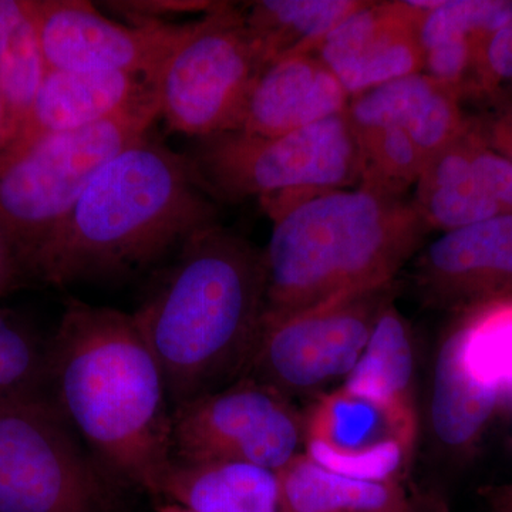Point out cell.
Listing matches in <instances>:
<instances>
[{
	"label": "cell",
	"instance_id": "1",
	"mask_svg": "<svg viewBox=\"0 0 512 512\" xmlns=\"http://www.w3.org/2000/svg\"><path fill=\"white\" fill-rule=\"evenodd\" d=\"M47 393L101 466L161 493L174 461L173 409L133 315L67 301L49 339Z\"/></svg>",
	"mask_w": 512,
	"mask_h": 512
},
{
	"label": "cell",
	"instance_id": "2",
	"mask_svg": "<svg viewBox=\"0 0 512 512\" xmlns=\"http://www.w3.org/2000/svg\"><path fill=\"white\" fill-rule=\"evenodd\" d=\"M264 249L221 222L171 256L133 313L163 372L171 409L247 372L265 313Z\"/></svg>",
	"mask_w": 512,
	"mask_h": 512
},
{
	"label": "cell",
	"instance_id": "3",
	"mask_svg": "<svg viewBox=\"0 0 512 512\" xmlns=\"http://www.w3.org/2000/svg\"><path fill=\"white\" fill-rule=\"evenodd\" d=\"M218 222L187 154L147 133L94 175L30 258L29 279L67 286L138 274Z\"/></svg>",
	"mask_w": 512,
	"mask_h": 512
},
{
	"label": "cell",
	"instance_id": "4",
	"mask_svg": "<svg viewBox=\"0 0 512 512\" xmlns=\"http://www.w3.org/2000/svg\"><path fill=\"white\" fill-rule=\"evenodd\" d=\"M271 220L264 319L393 284L431 231L412 200L363 184L308 195Z\"/></svg>",
	"mask_w": 512,
	"mask_h": 512
},
{
	"label": "cell",
	"instance_id": "5",
	"mask_svg": "<svg viewBox=\"0 0 512 512\" xmlns=\"http://www.w3.org/2000/svg\"><path fill=\"white\" fill-rule=\"evenodd\" d=\"M158 117L156 97L93 126L0 153V227L26 274L30 258L73 210L94 175L146 136Z\"/></svg>",
	"mask_w": 512,
	"mask_h": 512
},
{
	"label": "cell",
	"instance_id": "6",
	"mask_svg": "<svg viewBox=\"0 0 512 512\" xmlns=\"http://www.w3.org/2000/svg\"><path fill=\"white\" fill-rule=\"evenodd\" d=\"M187 156L198 184L217 204L343 190L363 177L362 151L346 110L281 136L235 130L200 138Z\"/></svg>",
	"mask_w": 512,
	"mask_h": 512
},
{
	"label": "cell",
	"instance_id": "7",
	"mask_svg": "<svg viewBox=\"0 0 512 512\" xmlns=\"http://www.w3.org/2000/svg\"><path fill=\"white\" fill-rule=\"evenodd\" d=\"M49 393L0 403V512H110L109 477Z\"/></svg>",
	"mask_w": 512,
	"mask_h": 512
},
{
	"label": "cell",
	"instance_id": "8",
	"mask_svg": "<svg viewBox=\"0 0 512 512\" xmlns=\"http://www.w3.org/2000/svg\"><path fill=\"white\" fill-rule=\"evenodd\" d=\"M265 67L245 9L220 2L195 20L158 74L160 117L171 130L190 137L239 130L249 94Z\"/></svg>",
	"mask_w": 512,
	"mask_h": 512
},
{
	"label": "cell",
	"instance_id": "9",
	"mask_svg": "<svg viewBox=\"0 0 512 512\" xmlns=\"http://www.w3.org/2000/svg\"><path fill=\"white\" fill-rule=\"evenodd\" d=\"M397 284L342 296L281 316L262 319L247 372L256 382L292 397L316 396L350 375Z\"/></svg>",
	"mask_w": 512,
	"mask_h": 512
},
{
	"label": "cell",
	"instance_id": "10",
	"mask_svg": "<svg viewBox=\"0 0 512 512\" xmlns=\"http://www.w3.org/2000/svg\"><path fill=\"white\" fill-rule=\"evenodd\" d=\"M303 444V416L272 387L241 377L173 410L174 460L239 461L279 471Z\"/></svg>",
	"mask_w": 512,
	"mask_h": 512
},
{
	"label": "cell",
	"instance_id": "11",
	"mask_svg": "<svg viewBox=\"0 0 512 512\" xmlns=\"http://www.w3.org/2000/svg\"><path fill=\"white\" fill-rule=\"evenodd\" d=\"M26 5L47 70L137 74L154 83L195 23L127 26L84 0H26Z\"/></svg>",
	"mask_w": 512,
	"mask_h": 512
},
{
	"label": "cell",
	"instance_id": "12",
	"mask_svg": "<svg viewBox=\"0 0 512 512\" xmlns=\"http://www.w3.org/2000/svg\"><path fill=\"white\" fill-rule=\"evenodd\" d=\"M417 423L338 387L303 416V453L357 480L399 481L412 458Z\"/></svg>",
	"mask_w": 512,
	"mask_h": 512
},
{
	"label": "cell",
	"instance_id": "13",
	"mask_svg": "<svg viewBox=\"0 0 512 512\" xmlns=\"http://www.w3.org/2000/svg\"><path fill=\"white\" fill-rule=\"evenodd\" d=\"M423 298L440 308H468L512 298V214L441 232L414 256Z\"/></svg>",
	"mask_w": 512,
	"mask_h": 512
},
{
	"label": "cell",
	"instance_id": "14",
	"mask_svg": "<svg viewBox=\"0 0 512 512\" xmlns=\"http://www.w3.org/2000/svg\"><path fill=\"white\" fill-rule=\"evenodd\" d=\"M350 99L384 83L423 72V55L406 2H366L313 52Z\"/></svg>",
	"mask_w": 512,
	"mask_h": 512
},
{
	"label": "cell",
	"instance_id": "15",
	"mask_svg": "<svg viewBox=\"0 0 512 512\" xmlns=\"http://www.w3.org/2000/svg\"><path fill=\"white\" fill-rule=\"evenodd\" d=\"M156 97V83L137 74L47 70L28 119L0 153L93 126Z\"/></svg>",
	"mask_w": 512,
	"mask_h": 512
},
{
	"label": "cell",
	"instance_id": "16",
	"mask_svg": "<svg viewBox=\"0 0 512 512\" xmlns=\"http://www.w3.org/2000/svg\"><path fill=\"white\" fill-rule=\"evenodd\" d=\"M346 111L356 133L402 128L426 163L468 127L460 107V89L421 72L357 94Z\"/></svg>",
	"mask_w": 512,
	"mask_h": 512
},
{
	"label": "cell",
	"instance_id": "17",
	"mask_svg": "<svg viewBox=\"0 0 512 512\" xmlns=\"http://www.w3.org/2000/svg\"><path fill=\"white\" fill-rule=\"evenodd\" d=\"M349 94L313 53L281 57L252 87L239 130L275 137L348 109Z\"/></svg>",
	"mask_w": 512,
	"mask_h": 512
},
{
	"label": "cell",
	"instance_id": "18",
	"mask_svg": "<svg viewBox=\"0 0 512 512\" xmlns=\"http://www.w3.org/2000/svg\"><path fill=\"white\" fill-rule=\"evenodd\" d=\"M160 494L192 512H281L278 471L239 461L174 460Z\"/></svg>",
	"mask_w": 512,
	"mask_h": 512
},
{
	"label": "cell",
	"instance_id": "19",
	"mask_svg": "<svg viewBox=\"0 0 512 512\" xmlns=\"http://www.w3.org/2000/svg\"><path fill=\"white\" fill-rule=\"evenodd\" d=\"M503 396L471 379L461 363L456 333L441 343L430 393V429L441 450L466 456L481 439Z\"/></svg>",
	"mask_w": 512,
	"mask_h": 512
},
{
	"label": "cell",
	"instance_id": "20",
	"mask_svg": "<svg viewBox=\"0 0 512 512\" xmlns=\"http://www.w3.org/2000/svg\"><path fill=\"white\" fill-rule=\"evenodd\" d=\"M471 148L473 130L467 127L421 171L412 201L431 231H453L501 214L478 180Z\"/></svg>",
	"mask_w": 512,
	"mask_h": 512
},
{
	"label": "cell",
	"instance_id": "21",
	"mask_svg": "<svg viewBox=\"0 0 512 512\" xmlns=\"http://www.w3.org/2000/svg\"><path fill=\"white\" fill-rule=\"evenodd\" d=\"M414 376L412 329L392 302L380 313L365 352L342 387L417 423Z\"/></svg>",
	"mask_w": 512,
	"mask_h": 512
},
{
	"label": "cell",
	"instance_id": "22",
	"mask_svg": "<svg viewBox=\"0 0 512 512\" xmlns=\"http://www.w3.org/2000/svg\"><path fill=\"white\" fill-rule=\"evenodd\" d=\"M281 512H407L399 481L357 480L299 453L278 471Z\"/></svg>",
	"mask_w": 512,
	"mask_h": 512
},
{
	"label": "cell",
	"instance_id": "23",
	"mask_svg": "<svg viewBox=\"0 0 512 512\" xmlns=\"http://www.w3.org/2000/svg\"><path fill=\"white\" fill-rule=\"evenodd\" d=\"M46 73L39 33L26 0H0V97L5 114L0 150L28 119Z\"/></svg>",
	"mask_w": 512,
	"mask_h": 512
},
{
	"label": "cell",
	"instance_id": "24",
	"mask_svg": "<svg viewBox=\"0 0 512 512\" xmlns=\"http://www.w3.org/2000/svg\"><path fill=\"white\" fill-rule=\"evenodd\" d=\"M363 0H259L245 9L266 66L281 57L313 53L326 36L362 8Z\"/></svg>",
	"mask_w": 512,
	"mask_h": 512
},
{
	"label": "cell",
	"instance_id": "25",
	"mask_svg": "<svg viewBox=\"0 0 512 512\" xmlns=\"http://www.w3.org/2000/svg\"><path fill=\"white\" fill-rule=\"evenodd\" d=\"M471 379L504 396L512 390V298L470 309L453 328Z\"/></svg>",
	"mask_w": 512,
	"mask_h": 512
},
{
	"label": "cell",
	"instance_id": "26",
	"mask_svg": "<svg viewBox=\"0 0 512 512\" xmlns=\"http://www.w3.org/2000/svg\"><path fill=\"white\" fill-rule=\"evenodd\" d=\"M409 5L421 55L447 40H471L480 49L512 19L511 0H409Z\"/></svg>",
	"mask_w": 512,
	"mask_h": 512
},
{
	"label": "cell",
	"instance_id": "27",
	"mask_svg": "<svg viewBox=\"0 0 512 512\" xmlns=\"http://www.w3.org/2000/svg\"><path fill=\"white\" fill-rule=\"evenodd\" d=\"M49 340L25 316L0 306V403L47 393Z\"/></svg>",
	"mask_w": 512,
	"mask_h": 512
},
{
	"label": "cell",
	"instance_id": "28",
	"mask_svg": "<svg viewBox=\"0 0 512 512\" xmlns=\"http://www.w3.org/2000/svg\"><path fill=\"white\" fill-rule=\"evenodd\" d=\"M473 167L488 197L501 214H512V161L487 146L480 133L473 131Z\"/></svg>",
	"mask_w": 512,
	"mask_h": 512
},
{
	"label": "cell",
	"instance_id": "29",
	"mask_svg": "<svg viewBox=\"0 0 512 512\" xmlns=\"http://www.w3.org/2000/svg\"><path fill=\"white\" fill-rule=\"evenodd\" d=\"M220 2L208 0H121V2H104L107 8L121 16H126L131 26L167 25L168 19L191 13L210 12Z\"/></svg>",
	"mask_w": 512,
	"mask_h": 512
},
{
	"label": "cell",
	"instance_id": "30",
	"mask_svg": "<svg viewBox=\"0 0 512 512\" xmlns=\"http://www.w3.org/2000/svg\"><path fill=\"white\" fill-rule=\"evenodd\" d=\"M474 67L487 83L512 82V19L481 45Z\"/></svg>",
	"mask_w": 512,
	"mask_h": 512
},
{
	"label": "cell",
	"instance_id": "31",
	"mask_svg": "<svg viewBox=\"0 0 512 512\" xmlns=\"http://www.w3.org/2000/svg\"><path fill=\"white\" fill-rule=\"evenodd\" d=\"M29 282L25 265L6 232L0 227V299Z\"/></svg>",
	"mask_w": 512,
	"mask_h": 512
},
{
	"label": "cell",
	"instance_id": "32",
	"mask_svg": "<svg viewBox=\"0 0 512 512\" xmlns=\"http://www.w3.org/2000/svg\"><path fill=\"white\" fill-rule=\"evenodd\" d=\"M483 141L488 147L500 153L501 156L512 161V107L505 110L491 124L487 131V138H483Z\"/></svg>",
	"mask_w": 512,
	"mask_h": 512
},
{
	"label": "cell",
	"instance_id": "33",
	"mask_svg": "<svg viewBox=\"0 0 512 512\" xmlns=\"http://www.w3.org/2000/svg\"><path fill=\"white\" fill-rule=\"evenodd\" d=\"M407 512H450L446 497L439 490H416L409 495Z\"/></svg>",
	"mask_w": 512,
	"mask_h": 512
},
{
	"label": "cell",
	"instance_id": "34",
	"mask_svg": "<svg viewBox=\"0 0 512 512\" xmlns=\"http://www.w3.org/2000/svg\"><path fill=\"white\" fill-rule=\"evenodd\" d=\"M160 512H192L187 510V508L181 507V505H171V507H165L164 510Z\"/></svg>",
	"mask_w": 512,
	"mask_h": 512
},
{
	"label": "cell",
	"instance_id": "35",
	"mask_svg": "<svg viewBox=\"0 0 512 512\" xmlns=\"http://www.w3.org/2000/svg\"><path fill=\"white\" fill-rule=\"evenodd\" d=\"M3 119H5V114H3L2 97H0V134H2Z\"/></svg>",
	"mask_w": 512,
	"mask_h": 512
}]
</instances>
